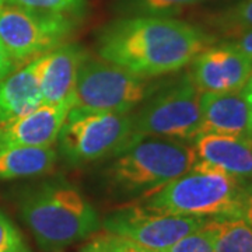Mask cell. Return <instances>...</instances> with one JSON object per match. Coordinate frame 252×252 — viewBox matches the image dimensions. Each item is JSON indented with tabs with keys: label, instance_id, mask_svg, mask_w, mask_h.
<instances>
[{
	"label": "cell",
	"instance_id": "cell-1",
	"mask_svg": "<svg viewBox=\"0 0 252 252\" xmlns=\"http://www.w3.org/2000/svg\"><path fill=\"white\" fill-rule=\"evenodd\" d=\"M215 36L174 17L124 16L97 35L98 58L144 79H157L187 67Z\"/></svg>",
	"mask_w": 252,
	"mask_h": 252
},
{
	"label": "cell",
	"instance_id": "cell-2",
	"mask_svg": "<svg viewBox=\"0 0 252 252\" xmlns=\"http://www.w3.org/2000/svg\"><path fill=\"white\" fill-rule=\"evenodd\" d=\"M196 161L190 143L136 135L119 152L101 161L97 178L111 198L136 202L178 178Z\"/></svg>",
	"mask_w": 252,
	"mask_h": 252
},
{
	"label": "cell",
	"instance_id": "cell-3",
	"mask_svg": "<svg viewBox=\"0 0 252 252\" xmlns=\"http://www.w3.org/2000/svg\"><path fill=\"white\" fill-rule=\"evenodd\" d=\"M18 215L38 247L62 252L101 227L98 213L80 190L63 180H45L18 195Z\"/></svg>",
	"mask_w": 252,
	"mask_h": 252
},
{
	"label": "cell",
	"instance_id": "cell-4",
	"mask_svg": "<svg viewBox=\"0 0 252 252\" xmlns=\"http://www.w3.org/2000/svg\"><path fill=\"white\" fill-rule=\"evenodd\" d=\"M248 202L250 189L244 182L199 160L178 178L139 200L157 212L200 219L245 216Z\"/></svg>",
	"mask_w": 252,
	"mask_h": 252
},
{
	"label": "cell",
	"instance_id": "cell-5",
	"mask_svg": "<svg viewBox=\"0 0 252 252\" xmlns=\"http://www.w3.org/2000/svg\"><path fill=\"white\" fill-rule=\"evenodd\" d=\"M199 98L189 72L160 79L132 112L135 133L192 143L200 126Z\"/></svg>",
	"mask_w": 252,
	"mask_h": 252
},
{
	"label": "cell",
	"instance_id": "cell-6",
	"mask_svg": "<svg viewBox=\"0 0 252 252\" xmlns=\"http://www.w3.org/2000/svg\"><path fill=\"white\" fill-rule=\"evenodd\" d=\"M136 136L133 117L73 107L56 140V152L70 167L101 162Z\"/></svg>",
	"mask_w": 252,
	"mask_h": 252
},
{
	"label": "cell",
	"instance_id": "cell-7",
	"mask_svg": "<svg viewBox=\"0 0 252 252\" xmlns=\"http://www.w3.org/2000/svg\"><path fill=\"white\" fill-rule=\"evenodd\" d=\"M90 54L81 63L73 93L74 107L130 114L157 84Z\"/></svg>",
	"mask_w": 252,
	"mask_h": 252
},
{
	"label": "cell",
	"instance_id": "cell-8",
	"mask_svg": "<svg viewBox=\"0 0 252 252\" xmlns=\"http://www.w3.org/2000/svg\"><path fill=\"white\" fill-rule=\"evenodd\" d=\"M80 17L6 4L0 9V39L13 61L31 62L67 42Z\"/></svg>",
	"mask_w": 252,
	"mask_h": 252
},
{
	"label": "cell",
	"instance_id": "cell-9",
	"mask_svg": "<svg viewBox=\"0 0 252 252\" xmlns=\"http://www.w3.org/2000/svg\"><path fill=\"white\" fill-rule=\"evenodd\" d=\"M205 221L206 219L157 212L133 202L111 212L102 227L154 252H165L185 235L202 228Z\"/></svg>",
	"mask_w": 252,
	"mask_h": 252
},
{
	"label": "cell",
	"instance_id": "cell-10",
	"mask_svg": "<svg viewBox=\"0 0 252 252\" xmlns=\"http://www.w3.org/2000/svg\"><path fill=\"white\" fill-rule=\"evenodd\" d=\"M252 74V58L230 41L207 46L190 62L189 76L199 93L238 91Z\"/></svg>",
	"mask_w": 252,
	"mask_h": 252
},
{
	"label": "cell",
	"instance_id": "cell-11",
	"mask_svg": "<svg viewBox=\"0 0 252 252\" xmlns=\"http://www.w3.org/2000/svg\"><path fill=\"white\" fill-rule=\"evenodd\" d=\"M74 107L72 98L61 104H42L38 108L0 124V147H54L69 111Z\"/></svg>",
	"mask_w": 252,
	"mask_h": 252
},
{
	"label": "cell",
	"instance_id": "cell-12",
	"mask_svg": "<svg viewBox=\"0 0 252 252\" xmlns=\"http://www.w3.org/2000/svg\"><path fill=\"white\" fill-rule=\"evenodd\" d=\"M87 55L80 45L66 42L36 58L42 104L54 105L72 98L79 69Z\"/></svg>",
	"mask_w": 252,
	"mask_h": 252
},
{
	"label": "cell",
	"instance_id": "cell-13",
	"mask_svg": "<svg viewBox=\"0 0 252 252\" xmlns=\"http://www.w3.org/2000/svg\"><path fill=\"white\" fill-rule=\"evenodd\" d=\"M190 144L199 161L221 168L252 190V139L203 133Z\"/></svg>",
	"mask_w": 252,
	"mask_h": 252
},
{
	"label": "cell",
	"instance_id": "cell-14",
	"mask_svg": "<svg viewBox=\"0 0 252 252\" xmlns=\"http://www.w3.org/2000/svg\"><path fill=\"white\" fill-rule=\"evenodd\" d=\"M199 135L238 136L251 139L250 114L243 91L200 93Z\"/></svg>",
	"mask_w": 252,
	"mask_h": 252
},
{
	"label": "cell",
	"instance_id": "cell-15",
	"mask_svg": "<svg viewBox=\"0 0 252 252\" xmlns=\"http://www.w3.org/2000/svg\"><path fill=\"white\" fill-rule=\"evenodd\" d=\"M42 105L36 61H31L0 80V124Z\"/></svg>",
	"mask_w": 252,
	"mask_h": 252
},
{
	"label": "cell",
	"instance_id": "cell-16",
	"mask_svg": "<svg viewBox=\"0 0 252 252\" xmlns=\"http://www.w3.org/2000/svg\"><path fill=\"white\" fill-rule=\"evenodd\" d=\"M56 161L54 147H0V181L44 175L54 170Z\"/></svg>",
	"mask_w": 252,
	"mask_h": 252
},
{
	"label": "cell",
	"instance_id": "cell-17",
	"mask_svg": "<svg viewBox=\"0 0 252 252\" xmlns=\"http://www.w3.org/2000/svg\"><path fill=\"white\" fill-rule=\"evenodd\" d=\"M203 227L215 252H252V224L245 216L212 217L206 219Z\"/></svg>",
	"mask_w": 252,
	"mask_h": 252
},
{
	"label": "cell",
	"instance_id": "cell-18",
	"mask_svg": "<svg viewBox=\"0 0 252 252\" xmlns=\"http://www.w3.org/2000/svg\"><path fill=\"white\" fill-rule=\"evenodd\" d=\"M212 26L227 39L252 30V0H238L212 17Z\"/></svg>",
	"mask_w": 252,
	"mask_h": 252
},
{
	"label": "cell",
	"instance_id": "cell-19",
	"mask_svg": "<svg viewBox=\"0 0 252 252\" xmlns=\"http://www.w3.org/2000/svg\"><path fill=\"white\" fill-rule=\"evenodd\" d=\"M206 0H119L115 10L122 16H164L171 17L181 10Z\"/></svg>",
	"mask_w": 252,
	"mask_h": 252
},
{
	"label": "cell",
	"instance_id": "cell-20",
	"mask_svg": "<svg viewBox=\"0 0 252 252\" xmlns=\"http://www.w3.org/2000/svg\"><path fill=\"white\" fill-rule=\"evenodd\" d=\"M80 252H154L144 248L125 237L112 234L104 230V233H95L83 245Z\"/></svg>",
	"mask_w": 252,
	"mask_h": 252
},
{
	"label": "cell",
	"instance_id": "cell-21",
	"mask_svg": "<svg viewBox=\"0 0 252 252\" xmlns=\"http://www.w3.org/2000/svg\"><path fill=\"white\" fill-rule=\"evenodd\" d=\"M6 1L9 4H16L27 9L63 13L76 17H81L87 7L86 0H6Z\"/></svg>",
	"mask_w": 252,
	"mask_h": 252
},
{
	"label": "cell",
	"instance_id": "cell-22",
	"mask_svg": "<svg viewBox=\"0 0 252 252\" xmlns=\"http://www.w3.org/2000/svg\"><path fill=\"white\" fill-rule=\"evenodd\" d=\"M0 252H31L21 233L0 210Z\"/></svg>",
	"mask_w": 252,
	"mask_h": 252
},
{
	"label": "cell",
	"instance_id": "cell-23",
	"mask_svg": "<svg viewBox=\"0 0 252 252\" xmlns=\"http://www.w3.org/2000/svg\"><path fill=\"white\" fill-rule=\"evenodd\" d=\"M165 252H215L213 251V245L210 235L207 233V230L202 225V228H199L196 231L185 235L184 238H181L180 241L172 245L171 248H168Z\"/></svg>",
	"mask_w": 252,
	"mask_h": 252
},
{
	"label": "cell",
	"instance_id": "cell-24",
	"mask_svg": "<svg viewBox=\"0 0 252 252\" xmlns=\"http://www.w3.org/2000/svg\"><path fill=\"white\" fill-rule=\"evenodd\" d=\"M17 67L18 64L13 61V58L10 56L6 46L3 45V42L0 39V80L4 79L6 76H9L10 73L17 70Z\"/></svg>",
	"mask_w": 252,
	"mask_h": 252
},
{
	"label": "cell",
	"instance_id": "cell-25",
	"mask_svg": "<svg viewBox=\"0 0 252 252\" xmlns=\"http://www.w3.org/2000/svg\"><path fill=\"white\" fill-rule=\"evenodd\" d=\"M230 42L252 58V30L244 31L243 34H240V35H237L233 39H230Z\"/></svg>",
	"mask_w": 252,
	"mask_h": 252
},
{
	"label": "cell",
	"instance_id": "cell-26",
	"mask_svg": "<svg viewBox=\"0 0 252 252\" xmlns=\"http://www.w3.org/2000/svg\"><path fill=\"white\" fill-rule=\"evenodd\" d=\"M243 95L245 102H247V107H248V114H250V130H251V139H252V74L251 77L248 79V81L245 83L243 89Z\"/></svg>",
	"mask_w": 252,
	"mask_h": 252
},
{
	"label": "cell",
	"instance_id": "cell-27",
	"mask_svg": "<svg viewBox=\"0 0 252 252\" xmlns=\"http://www.w3.org/2000/svg\"><path fill=\"white\" fill-rule=\"evenodd\" d=\"M245 217L251 221L252 224V195H250V202H248V206L245 210Z\"/></svg>",
	"mask_w": 252,
	"mask_h": 252
},
{
	"label": "cell",
	"instance_id": "cell-28",
	"mask_svg": "<svg viewBox=\"0 0 252 252\" xmlns=\"http://www.w3.org/2000/svg\"><path fill=\"white\" fill-rule=\"evenodd\" d=\"M4 3H6V0H0V9H1L3 6H4Z\"/></svg>",
	"mask_w": 252,
	"mask_h": 252
}]
</instances>
